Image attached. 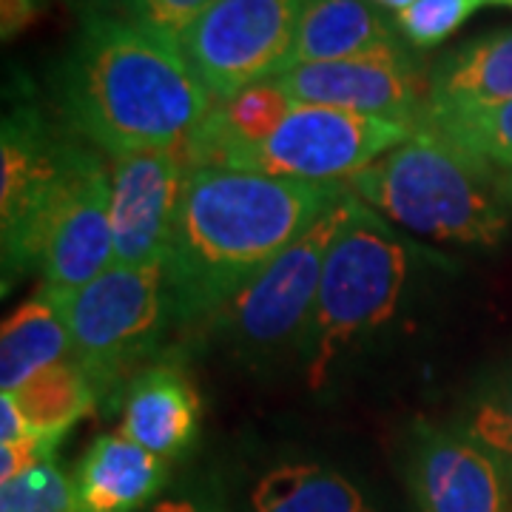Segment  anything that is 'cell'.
Returning a JSON list of instances; mask_svg holds the SVG:
<instances>
[{"label":"cell","instance_id":"obj_22","mask_svg":"<svg viewBox=\"0 0 512 512\" xmlns=\"http://www.w3.org/2000/svg\"><path fill=\"white\" fill-rule=\"evenodd\" d=\"M493 6L512 9V0H413L393 15V23L404 43L416 49H436L476 12Z\"/></svg>","mask_w":512,"mask_h":512},{"label":"cell","instance_id":"obj_14","mask_svg":"<svg viewBox=\"0 0 512 512\" xmlns=\"http://www.w3.org/2000/svg\"><path fill=\"white\" fill-rule=\"evenodd\" d=\"M202 402L183 365L165 359L146 365L123 393L120 430L154 456H183L200 436Z\"/></svg>","mask_w":512,"mask_h":512},{"label":"cell","instance_id":"obj_10","mask_svg":"<svg viewBox=\"0 0 512 512\" xmlns=\"http://www.w3.org/2000/svg\"><path fill=\"white\" fill-rule=\"evenodd\" d=\"M111 265V168L97 151L74 143L43 231L40 291L60 305Z\"/></svg>","mask_w":512,"mask_h":512},{"label":"cell","instance_id":"obj_1","mask_svg":"<svg viewBox=\"0 0 512 512\" xmlns=\"http://www.w3.org/2000/svg\"><path fill=\"white\" fill-rule=\"evenodd\" d=\"M348 194V183L194 168L163 265L168 319L185 328L205 325Z\"/></svg>","mask_w":512,"mask_h":512},{"label":"cell","instance_id":"obj_12","mask_svg":"<svg viewBox=\"0 0 512 512\" xmlns=\"http://www.w3.org/2000/svg\"><path fill=\"white\" fill-rule=\"evenodd\" d=\"M188 174L180 148L128 154L111 163L114 265H165Z\"/></svg>","mask_w":512,"mask_h":512},{"label":"cell","instance_id":"obj_9","mask_svg":"<svg viewBox=\"0 0 512 512\" xmlns=\"http://www.w3.org/2000/svg\"><path fill=\"white\" fill-rule=\"evenodd\" d=\"M72 137H60L35 106H15L0 137L3 291L40 265L49 211L66 174Z\"/></svg>","mask_w":512,"mask_h":512},{"label":"cell","instance_id":"obj_5","mask_svg":"<svg viewBox=\"0 0 512 512\" xmlns=\"http://www.w3.org/2000/svg\"><path fill=\"white\" fill-rule=\"evenodd\" d=\"M57 308L69 328V359L89 376L97 396L131 382L160 345L165 322H171L163 265H111Z\"/></svg>","mask_w":512,"mask_h":512},{"label":"cell","instance_id":"obj_6","mask_svg":"<svg viewBox=\"0 0 512 512\" xmlns=\"http://www.w3.org/2000/svg\"><path fill=\"white\" fill-rule=\"evenodd\" d=\"M342 217L345 200L245 282L205 328L245 359H268L282 350L302 348L325 256Z\"/></svg>","mask_w":512,"mask_h":512},{"label":"cell","instance_id":"obj_29","mask_svg":"<svg viewBox=\"0 0 512 512\" xmlns=\"http://www.w3.org/2000/svg\"><path fill=\"white\" fill-rule=\"evenodd\" d=\"M495 191H498V197L501 202L512 208V168L507 171H495Z\"/></svg>","mask_w":512,"mask_h":512},{"label":"cell","instance_id":"obj_11","mask_svg":"<svg viewBox=\"0 0 512 512\" xmlns=\"http://www.w3.org/2000/svg\"><path fill=\"white\" fill-rule=\"evenodd\" d=\"M274 83L299 106H328L410 126L421 123L427 100V83L404 43L299 66L274 77Z\"/></svg>","mask_w":512,"mask_h":512},{"label":"cell","instance_id":"obj_2","mask_svg":"<svg viewBox=\"0 0 512 512\" xmlns=\"http://www.w3.org/2000/svg\"><path fill=\"white\" fill-rule=\"evenodd\" d=\"M60 120L111 160L180 148L214 109L183 49L126 15L83 12L57 63Z\"/></svg>","mask_w":512,"mask_h":512},{"label":"cell","instance_id":"obj_13","mask_svg":"<svg viewBox=\"0 0 512 512\" xmlns=\"http://www.w3.org/2000/svg\"><path fill=\"white\" fill-rule=\"evenodd\" d=\"M407 484L419 512H510L507 478L464 430L419 421Z\"/></svg>","mask_w":512,"mask_h":512},{"label":"cell","instance_id":"obj_27","mask_svg":"<svg viewBox=\"0 0 512 512\" xmlns=\"http://www.w3.org/2000/svg\"><path fill=\"white\" fill-rule=\"evenodd\" d=\"M23 441H37L26 424V416L20 413L18 402L12 393L0 396V447H12V444H23Z\"/></svg>","mask_w":512,"mask_h":512},{"label":"cell","instance_id":"obj_15","mask_svg":"<svg viewBox=\"0 0 512 512\" xmlns=\"http://www.w3.org/2000/svg\"><path fill=\"white\" fill-rule=\"evenodd\" d=\"M512 100V29L478 35L444 52L427 77L421 123H441Z\"/></svg>","mask_w":512,"mask_h":512},{"label":"cell","instance_id":"obj_8","mask_svg":"<svg viewBox=\"0 0 512 512\" xmlns=\"http://www.w3.org/2000/svg\"><path fill=\"white\" fill-rule=\"evenodd\" d=\"M308 0H217L180 49L214 103L285 72Z\"/></svg>","mask_w":512,"mask_h":512},{"label":"cell","instance_id":"obj_25","mask_svg":"<svg viewBox=\"0 0 512 512\" xmlns=\"http://www.w3.org/2000/svg\"><path fill=\"white\" fill-rule=\"evenodd\" d=\"M217 0H120L123 15L157 35L180 43V37L214 6Z\"/></svg>","mask_w":512,"mask_h":512},{"label":"cell","instance_id":"obj_7","mask_svg":"<svg viewBox=\"0 0 512 512\" xmlns=\"http://www.w3.org/2000/svg\"><path fill=\"white\" fill-rule=\"evenodd\" d=\"M410 123L367 117L328 106H299L259 146H225L208 168L254 171L302 183H348L402 146Z\"/></svg>","mask_w":512,"mask_h":512},{"label":"cell","instance_id":"obj_30","mask_svg":"<svg viewBox=\"0 0 512 512\" xmlns=\"http://www.w3.org/2000/svg\"><path fill=\"white\" fill-rule=\"evenodd\" d=\"M72 3H80L83 12H94V9H111V6H120V0H72Z\"/></svg>","mask_w":512,"mask_h":512},{"label":"cell","instance_id":"obj_20","mask_svg":"<svg viewBox=\"0 0 512 512\" xmlns=\"http://www.w3.org/2000/svg\"><path fill=\"white\" fill-rule=\"evenodd\" d=\"M26 424L40 444L52 447L63 441L86 413H92L97 404V390L89 376L74 365L72 359H63L57 365L40 370L32 382H26L18 393H12Z\"/></svg>","mask_w":512,"mask_h":512},{"label":"cell","instance_id":"obj_18","mask_svg":"<svg viewBox=\"0 0 512 512\" xmlns=\"http://www.w3.org/2000/svg\"><path fill=\"white\" fill-rule=\"evenodd\" d=\"M66 316L43 291L6 316L0 333V390L18 393L40 370L69 359Z\"/></svg>","mask_w":512,"mask_h":512},{"label":"cell","instance_id":"obj_3","mask_svg":"<svg viewBox=\"0 0 512 512\" xmlns=\"http://www.w3.org/2000/svg\"><path fill=\"white\" fill-rule=\"evenodd\" d=\"M348 188L384 220L433 242L495 245L507 231L493 168L424 123Z\"/></svg>","mask_w":512,"mask_h":512},{"label":"cell","instance_id":"obj_26","mask_svg":"<svg viewBox=\"0 0 512 512\" xmlns=\"http://www.w3.org/2000/svg\"><path fill=\"white\" fill-rule=\"evenodd\" d=\"M43 0H0V35L3 40H15L23 35L40 15Z\"/></svg>","mask_w":512,"mask_h":512},{"label":"cell","instance_id":"obj_19","mask_svg":"<svg viewBox=\"0 0 512 512\" xmlns=\"http://www.w3.org/2000/svg\"><path fill=\"white\" fill-rule=\"evenodd\" d=\"M254 512H373L359 487L342 473L311 464H276L256 481L251 493Z\"/></svg>","mask_w":512,"mask_h":512},{"label":"cell","instance_id":"obj_31","mask_svg":"<svg viewBox=\"0 0 512 512\" xmlns=\"http://www.w3.org/2000/svg\"><path fill=\"white\" fill-rule=\"evenodd\" d=\"M370 3H379V6H387V9L399 12V9H404V6H410L413 0H370Z\"/></svg>","mask_w":512,"mask_h":512},{"label":"cell","instance_id":"obj_17","mask_svg":"<svg viewBox=\"0 0 512 512\" xmlns=\"http://www.w3.org/2000/svg\"><path fill=\"white\" fill-rule=\"evenodd\" d=\"M396 23L367 0H308L299 18L293 52L285 72L313 63L365 55L382 46H399ZM282 72V74H285Z\"/></svg>","mask_w":512,"mask_h":512},{"label":"cell","instance_id":"obj_4","mask_svg":"<svg viewBox=\"0 0 512 512\" xmlns=\"http://www.w3.org/2000/svg\"><path fill=\"white\" fill-rule=\"evenodd\" d=\"M410 268L413 248L382 214L350 191L299 348L311 390L325 387L333 362L353 348V342L396 316L410 282Z\"/></svg>","mask_w":512,"mask_h":512},{"label":"cell","instance_id":"obj_23","mask_svg":"<svg viewBox=\"0 0 512 512\" xmlns=\"http://www.w3.org/2000/svg\"><path fill=\"white\" fill-rule=\"evenodd\" d=\"M464 433L501 467L512 487V367L473 404Z\"/></svg>","mask_w":512,"mask_h":512},{"label":"cell","instance_id":"obj_21","mask_svg":"<svg viewBox=\"0 0 512 512\" xmlns=\"http://www.w3.org/2000/svg\"><path fill=\"white\" fill-rule=\"evenodd\" d=\"M436 128L447 140H453L458 148H464L478 163H484L493 171L512 168V100L493 106V109L464 114L441 123H424Z\"/></svg>","mask_w":512,"mask_h":512},{"label":"cell","instance_id":"obj_24","mask_svg":"<svg viewBox=\"0 0 512 512\" xmlns=\"http://www.w3.org/2000/svg\"><path fill=\"white\" fill-rule=\"evenodd\" d=\"M0 512H74V481L55 458L0 484Z\"/></svg>","mask_w":512,"mask_h":512},{"label":"cell","instance_id":"obj_16","mask_svg":"<svg viewBox=\"0 0 512 512\" xmlns=\"http://www.w3.org/2000/svg\"><path fill=\"white\" fill-rule=\"evenodd\" d=\"M74 512H143L168 481V461L123 433L92 441L74 467Z\"/></svg>","mask_w":512,"mask_h":512},{"label":"cell","instance_id":"obj_28","mask_svg":"<svg viewBox=\"0 0 512 512\" xmlns=\"http://www.w3.org/2000/svg\"><path fill=\"white\" fill-rule=\"evenodd\" d=\"M143 512H225V507L211 493H185L160 498Z\"/></svg>","mask_w":512,"mask_h":512}]
</instances>
